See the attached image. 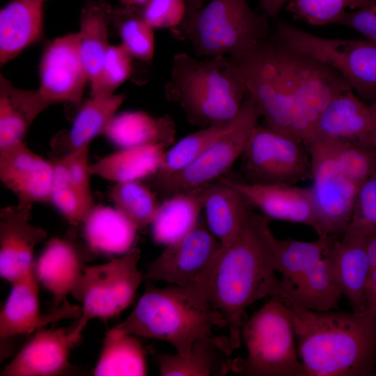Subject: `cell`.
Masks as SVG:
<instances>
[{
    "instance_id": "obj_23",
    "label": "cell",
    "mask_w": 376,
    "mask_h": 376,
    "mask_svg": "<svg viewBox=\"0 0 376 376\" xmlns=\"http://www.w3.org/2000/svg\"><path fill=\"white\" fill-rule=\"evenodd\" d=\"M234 350L228 336L212 334L196 339L187 356L159 353L156 360L162 376H222L231 371Z\"/></svg>"
},
{
    "instance_id": "obj_29",
    "label": "cell",
    "mask_w": 376,
    "mask_h": 376,
    "mask_svg": "<svg viewBox=\"0 0 376 376\" xmlns=\"http://www.w3.org/2000/svg\"><path fill=\"white\" fill-rule=\"evenodd\" d=\"M53 103L38 90L14 87L0 76V148L22 141L36 117Z\"/></svg>"
},
{
    "instance_id": "obj_2",
    "label": "cell",
    "mask_w": 376,
    "mask_h": 376,
    "mask_svg": "<svg viewBox=\"0 0 376 376\" xmlns=\"http://www.w3.org/2000/svg\"><path fill=\"white\" fill-rule=\"evenodd\" d=\"M274 237L269 218L253 211L237 238L222 246L205 271L189 283L221 313L235 350L240 345L246 308L267 297L285 298L273 263Z\"/></svg>"
},
{
    "instance_id": "obj_6",
    "label": "cell",
    "mask_w": 376,
    "mask_h": 376,
    "mask_svg": "<svg viewBox=\"0 0 376 376\" xmlns=\"http://www.w3.org/2000/svg\"><path fill=\"white\" fill-rule=\"evenodd\" d=\"M249 0H211L196 10H186L182 22L170 29L175 39L189 42L198 56L244 52L269 33L268 16L258 14Z\"/></svg>"
},
{
    "instance_id": "obj_53",
    "label": "cell",
    "mask_w": 376,
    "mask_h": 376,
    "mask_svg": "<svg viewBox=\"0 0 376 376\" xmlns=\"http://www.w3.org/2000/svg\"><path fill=\"white\" fill-rule=\"evenodd\" d=\"M373 375H376V367H375V370H374V372H373Z\"/></svg>"
},
{
    "instance_id": "obj_48",
    "label": "cell",
    "mask_w": 376,
    "mask_h": 376,
    "mask_svg": "<svg viewBox=\"0 0 376 376\" xmlns=\"http://www.w3.org/2000/svg\"><path fill=\"white\" fill-rule=\"evenodd\" d=\"M289 0H259L260 6L264 13L272 19H276L282 8Z\"/></svg>"
},
{
    "instance_id": "obj_25",
    "label": "cell",
    "mask_w": 376,
    "mask_h": 376,
    "mask_svg": "<svg viewBox=\"0 0 376 376\" xmlns=\"http://www.w3.org/2000/svg\"><path fill=\"white\" fill-rule=\"evenodd\" d=\"M125 99V94L91 96L81 105L70 130L60 132L52 139V148L58 154L54 159L88 146L96 136L104 134Z\"/></svg>"
},
{
    "instance_id": "obj_27",
    "label": "cell",
    "mask_w": 376,
    "mask_h": 376,
    "mask_svg": "<svg viewBox=\"0 0 376 376\" xmlns=\"http://www.w3.org/2000/svg\"><path fill=\"white\" fill-rule=\"evenodd\" d=\"M46 0H11L0 12V63L14 58L42 34Z\"/></svg>"
},
{
    "instance_id": "obj_34",
    "label": "cell",
    "mask_w": 376,
    "mask_h": 376,
    "mask_svg": "<svg viewBox=\"0 0 376 376\" xmlns=\"http://www.w3.org/2000/svg\"><path fill=\"white\" fill-rule=\"evenodd\" d=\"M147 365L144 350L132 334L115 335L109 331L93 370L95 376H144Z\"/></svg>"
},
{
    "instance_id": "obj_18",
    "label": "cell",
    "mask_w": 376,
    "mask_h": 376,
    "mask_svg": "<svg viewBox=\"0 0 376 376\" xmlns=\"http://www.w3.org/2000/svg\"><path fill=\"white\" fill-rule=\"evenodd\" d=\"M221 179L239 191L251 205L267 218L304 224L315 231L317 225L310 187Z\"/></svg>"
},
{
    "instance_id": "obj_52",
    "label": "cell",
    "mask_w": 376,
    "mask_h": 376,
    "mask_svg": "<svg viewBox=\"0 0 376 376\" xmlns=\"http://www.w3.org/2000/svg\"><path fill=\"white\" fill-rule=\"evenodd\" d=\"M187 6V10H196L203 6L205 0H185Z\"/></svg>"
},
{
    "instance_id": "obj_17",
    "label": "cell",
    "mask_w": 376,
    "mask_h": 376,
    "mask_svg": "<svg viewBox=\"0 0 376 376\" xmlns=\"http://www.w3.org/2000/svg\"><path fill=\"white\" fill-rule=\"evenodd\" d=\"M54 167L23 141L0 148V180L18 203L50 202Z\"/></svg>"
},
{
    "instance_id": "obj_9",
    "label": "cell",
    "mask_w": 376,
    "mask_h": 376,
    "mask_svg": "<svg viewBox=\"0 0 376 376\" xmlns=\"http://www.w3.org/2000/svg\"><path fill=\"white\" fill-rule=\"evenodd\" d=\"M274 33L291 47L337 71L363 99L376 100V44L367 39L320 37L280 21Z\"/></svg>"
},
{
    "instance_id": "obj_41",
    "label": "cell",
    "mask_w": 376,
    "mask_h": 376,
    "mask_svg": "<svg viewBox=\"0 0 376 376\" xmlns=\"http://www.w3.org/2000/svg\"><path fill=\"white\" fill-rule=\"evenodd\" d=\"M327 143L340 170L356 184L361 185L376 171V150L347 141Z\"/></svg>"
},
{
    "instance_id": "obj_8",
    "label": "cell",
    "mask_w": 376,
    "mask_h": 376,
    "mask_svg": "<svg viewBox=\"0 0 376 376\" xmlns=\"http://www.w3.org/2000/svg\"><path fill=\"white\" fill-rule=\"evenodd\" d=\"M139 247L106 263L86 267L72 295L82 302L81 314L72 325L70 336L76 344L94 318L109 319L126 308L134 299L144 275L138 268Z\"/></svg>"
},
{
    "instance_id": "obj_28",
    "label": "cell",
    "mask_w": 376,
    "mask_h": 376,
    "mask_svg": "<svg viewBox=\"0 0 376 376\" xmlns=\"http://www.w3.org/2000/svg\"><path fill=\"white\" fill-rule=\"evenodd\" d=\"M207 185L164 198L150 224L155 243L165 246L174 243L197 225L203 210Z\"/></svg>"
},
{
    "instance_id": "obj_14",
    "label": "cell",
    "mask_w": 376,
    "mask_h": 376,
    "mask_svg": "<svg viewBox=\"0 0 376 376\" xmlns=\"http://www.w3.org/2000/svg\"><path fill=\"white\" fill-rule=\"evenodd\" d=\"M40 86L47 100L79 104L88 77L81 59L78 33L58 38L47 47L40 64Z\"/></svg>"
},
{
    "instance_id": "obj_3",
    "label": "cell",
    "mask_w": 376,
    "mask_h": 376,
    "mask_svg": "<svg viewBox=\"0 0 376 376\" xmlns=\"http://www.w3.org/2000/svg\"><path fill=\"white\" fill-rule=\"evenodd\" d=\"M307 376H368L376 367V312L289 307Z\"/></svg>"
},
{
    "instance_id": "obj_1",
    "label": "cell",
    "mask_w": 376,
    "mask_h": 376,
    "mask_svg": "<svg viewBox=\"0 0 376 376\" xmlns=\"http://www.w3.org/2000/svg\"><path fill=\"white\" fill-rule=\"evenodd\" d=\"M228 57L265 125L304 143L330 101L352 90L333 68L291 47L274 32Z\"/></svg>"
},
{
    "instance_id": "obj_10",
    "label": "cell",
    "mask_w": 376,
    "mask_h": 376,
    "mask_svg": "<svg viewBox=\"0 0 376 376\" xmlns=\"http://www.w3.org/2000/svg\"><path fill=\"white\" fill-rule=\"evenodd\" d=\"M257 109L249 94L230 128L185 169L148 178L150 187L164 198L221 178L242 157L252 130L258 124Z\"/></svg>"
},
{
    "instance_id": "obj_21",
    "label": "cell",
    "mask_w": 376,
    "mask_h": 376,
    "mask_svg": "<svg viewBox=\"0 0 376 376\" xmlns=\"http://www.w3.org/2000/svg\"><path fill=\"white\" fill-rule=\"evenodd\" d=\"M71 327L40 329L4 368L1 376H56L73 368L69 361Z\"/></svg>"
},
{
    "instance_id": "obj_13",
    "label": "cell",
    "mask_w": 376,
    "mask_h": 376,
    "mask_svg": "<svg viewBox=\"0 0 376 376\" xmlns=\"http://www.w3.org/2000/svg\"><path fill=\"white\" fill-rule=\"evenodd\" d=\"M222 245L206 224L199 221L186 235L166 246L148 264L144 279L184 285L195 281L213 261Z\"/></svg>"
},
{
    "instance_id": "obj_51",
    "label": "cell",
    "mask_w": 376,
    "mask_h": 376,
    "mask_svg": "<svg viewBox=\"0 0 376 376\" xmlns=\"http://www.w3.org/2000/svg\"><path fill=\"white\" fill-rule=\"evenodd\" d=\"M150 0H119L122 6L130 8H141Z\"/></svg>"
},
{
    "instance_id": "obj_46",
    "label": "cell",
    "mask_w": 376,
    "mask_h": 376,
    "mask_svg": "<svg viewBox=\"0 0 376 376\" xmlns=\"http://www.w3.org/2000/svg\"><path fill=\"white\" fill-rule=\"evenodd\" d=\"M337 25L351 28L376 44V0H370L363 7L347 12Z\"/></svg>"
},
{
    "instance_id": "obj_12",
    "label": "cell",
    "mask_w": 376,
    "mask_h": 376,
    "mask_svg": "<svg viewBox=\"0 0 376 376\" xmlns=\"http://www.w3.org/2000/svg\"><path fill=\"white\" fill-rule=\"evenodd\" d=\"M309 153L313 185L310 187L318 237L344 235L360 185L339 168L329 143L305 144Z\"/></svg>"
},
{
    "instance_id": "obj_38",
    "label": "cell",
    "mask_w": 376,
    "mask_h": 376,
    "mask_svg": "<svg viewBox=\"0 0 376 376\" xmlns=\"http://www.w3.org/2000/svg\"><path fill=\"white\" fill-rule=\"evenodd\" d=\"M54 173L50 203L74 226L81 225L96 205L93 195L78 189L71 182L68 171L61 159H53Z\"/></svg>"
},
{
    "instance_id": "obj_50",
    "label": "cell",
    "mask_w": 376,
    "mask_h": 376,
    "mask_svg": "<svg viewBox=\"0 0 376 376\" xmlns=\"http://www.w3.org/2000/svg\"><path fill=\"white\" fill-rule=\"evenodd\" d=\"M368 107L371 116L370 140L373 149L376 150V100L371 102Z\"/></svg>"
},
{
    "instance_id": "obj_43",
    "label": "cell",
    "mask_w": 376,
    "mask_h": 376,
    "mask_svg": "<svg viewBox=\"0 0 376 376\" xmlns=\"http://www.w3.org/2000/svg\"><path fill=\"white\" fill-rule=\"evenodd\" d=\"M376 233V171L359 187L352 214L343 237Z\"/></svg>"
},
{
    "instance_id": "obj_39",
    "label": "cell",
    "mask_w": 376,
    "mask_h": 376,
    "mask_svg": "<svg viewBox=\"0 0 376 376\" xmlns=\"http://www.w3.org/2000/svg\"><path fill=\"white\" fill-rule=\"evenodd\" d=\"M235 118L229 123L201 128L181 139L166 150L163 165L154 175H171L189 166L230 128Z\"/></svg>"
},
{
    "instance_id": "obj_35",
    "label": "cell",
    "mask_w": 376,
    "mask_h": 376,
    "mask_svg": "<svg viewBox=\"0 0 376 376\" xmlns=\"http://www.w3.org/2000/svg\"><path fill=\"white\" fill-rule=\"evenodd\" d=\"M328 249L292 292L287 306H297L316 311L338 309L343 294L331 273Z\"/></svg>"
},
{
    "instance_id": "obj_45",
    "label": "cell",
    "mask_w": 376,
    "mask_h": 376,
    "mask_svg": "<svg viewBox=\"0 0 376 376\" xmlns=\"http://www.w3.org/2000/svg\"><path fill=\"white\" fill-rule=\"evenodd\" d=\"M90 145L84 146L63 157V162L72 183L83 193L92 195L91 164L88 161Z\"/></svg>"
},
{
    "instance_id": "obj_47",
    "label": "cell",
    "mask_w": 376,
    "mask_h": 376,
    "mask_svg": "<svg viewBox=\"0 0 376 376\" xmlns=\"http://www.w3.org/2000/svg\"><path fill=\"white\" fill-rule=\"evenodd\" d=\"M367 311L376 312V267L370 271L365 290Z\"/></svg>"
},
{
    "instance_id": "obj_15",
    "label": "cell",
    "mask_w": 376,
    "mask_h": 376,
    "mask_svg": "<svg viewBox=\"0 0 376 376\" xmlns=\"http://www.w3.org/2000/svg\"><path fill=\"white\" fill-rule=\"evenodd\" d=\"M32 205L17 203L0 211V275L11 283L33 267L34 249L47 237L31 222Z\"/></svg>"
},
{
    "instance_id": "obj_11",
    "label": "cell",
    "mask_w": 376,
    "mask_h": 376,
    "mask_svg": "<svg viewBox=\"0 0 376 376\" xmlns=\"http://www.w3.org/2000/svg\"><path fill=\"white\" fill-rule=\"evenodd\" d=\"M242 158L249 182L295 185L312 177L304 142L265 125L252 130Z\"/></svg>"
},
{
    "instance_id": "obj_16",
    "label": "cell",
    "mask_w": 376,
    "mask_h": 376,
    "mask_svg": "<svg viewBox=\"0 0 376 376\" xmlns=\"http://www.w3.org/2000/svg\"><path fill=\"white\" fill-rule=\"evenodd\" d=\"M81 306L66 300L57 309L41 315L39 308L38 281L33 267L12 283L9 296L0 313V337L5 340L31 334L63 319L77 318Z\"/></svg>"
},
{
    "instance_id": "obj_24",
    "label": "cell",
    "mask_w": 376,
    "mask_h": 376,
    "mask_svg": "<svg viewBox=\"0 0 376 376\" xmlns=\"http://www.w3.org/2000/svg\"><path fill=\"white\" fill-rule=\"evenodd\" d=\"M246 198L221 178L207 184L203 210L206 225L224 246L240 235L253 210Z\"/></svg>"
},
{
    "instance_id": "obj_37",
    "label": "cell",
    "mask_w": 376,
    "mask_h": 376,
    "mask_svg": "<svg viewBox=\"0 0 376 376\" xmlns=\"http://www.w3.org/2000/svg\"><path fill=\"white\" fill-rule=\"evenodd\" d=\"M111 21L122 45L132 57L145 62L152 60L155 52L153 29L145 21L140 8H113Z\"/></svg>"
},
{
    "instance_id": "obj_30",
    "label": "cell",
    "mask_w": 376,
    "mask_h": 376,
    "mask_svg": "<svg viewBox=\"0 0 376 376\" xmlns=\"http://www.w3.org/2000/svg\"><path fill=\"white\" fill-rule=\"evenodd\" d=\"M104 134L120 149L161 143L169 146L174 142L175 123L169 115L154 117L142 111H125L116 114Z\"/></svg>"
},
{
    "instance_id": "obj_40",
    "label": "cell",
    "mask_w": 376,
    "mask_h": 376,
    "mask_svg": "<svg viewBox=\"0 0 376 376\" xmlns=\"http://www.w3.org/2000/svg\"><path fill=\"white\" fill-rule=\"evenodd\" d=\"M370 0H289L285 8L295 19L311 26L338 24L349 11Z\"/></svg>"
},
{
    "instance_id": "obj_44",
    "label": "cell",
    "mask_w": 376,
    "mask_h": 376,
    "mask_svg": "<svg viewBox=\"0 0 376 376\" xmlns=\"http://www.w3.org/2000/svg\"><path fill=\"white\" fill-rule=\"evenodd\" d=\"M145 21L152 29H173L182 22L187 10L185 0H150L140 8Z\"/></svg>"
},
{
    "instance_id": "obj_22",
    "label": "cell",
    "mask_w": 376,
    "mask_h": 376,
    "mask_svg": "<svg viewBox=\"0 0 376 376\" xmlns=\"http://www.w3.org/2000/svg\"><path fill=\"white\" fill-rule=\"evenodd\" d=\"M328 256L334 279L353 312H366V285L371 269L366 237H336L329 247Z\"/></svg>"
},
{
    "instance_id": "obj_26",
    "label": "cell",
    "mask_w": 376,
    "mask_h": 376,
    "mask_svg": "<svg viewBox=\"0 0 376 376\" xmlns=\"http://www.w3.org/2000/svg\"><path fill=\"white\" fill-rule=\"evenodd\" d=\"M87 247L95 254L121 256L133 246L139 230L116 207L95 205L82 224Z\"/></svg>"
},
{
    "instance_id": "obj_5",
    "label": "cell",
    "mask_w": 376,
    "mask_h": 376,
    "mask_svg": "<svg viewBox=\"0 0 376 376\" xmlns=\"http://www.w3.org/2000/svg\"><path fill=\"white\" fill-rule=\"evenodd\" d=\"M164 93L180 107L189 123L203 128L233 120L247 90L228 56L199 59L179 52L173 56Z\"/></svg>"
},
{
    "instance_id": "obj_49",
    "label": "cell",
    "mask_w": 376,
    "mask_h": 376,
    "mask_svg": "<svg viewBox=\"0 0 376 376\" xmlns=\"http://www.w3.org/2000/svg\"><path fill=\"white\" fill-rule=\"evenodd\" d=\"M371 269L376 267V233L365 237Z\"/></svg>"
},
{
    "instance_id": "obj_7",
    "label": "cell",
    "mask_w": 376,
    "mask_h": 376,
    "mask_svg": "<svg viewBox=\"0 0 376 376\" xmlns=\"http://www.w3.org/2000/svg\"><path fill=\"white\" fill-rule=\"evenodd\" d=\"M295 337L291 309L271 298L243 324L241 338L247 355L233 359L231 371L246 376H307Z\"/></svg>"
},
{
    "instance_id": "obj_31",
    "label": "cell",
    "mask_w": 376,
    "mask_h": 376,
    "mask_svg": "<svg viewBox=\"0 0 376 376\" xmlns=\"http://www.w3.org/2000/svg\"><path fill=\"white\" fill-rule=\"evenodd\" d=\"M167 147L156 143L119 149L91 164V171L114 183L148 179L162 166Z\"/></svg>"
},
{
    "instance_id": "obj_33",
    "label": "cell",
    "mask_w": 376,
    "mask_h": 376,
    "mask_svg": "<svg viewBox=\"0 0 376 376\" xmlns=\"http://www.w3.org/2000/svg\"><path fill=\"white\" fill-rule=\"evenodd\" d=\"M113 8L105 0L88 1L80 17L79 50L91 84L98 77L108 44V26Z\"/></svg>"
},
{
    "instance_id": "obj_20",
    "label": "cell",
    "mask_w": 376,
    "mask_h": 376,
    "mask_svg": "<svg viewBox=\"0 0 376 376\" xmlns=\"http://www.w3.org/2000/svg\"><path fill=\"white\" fill-rule=\"evenodd\" d=\"M93 253L83 251L70 238L52 237L33 265L38 281L53 296L51 311L57 309L72 293L86 268L84 262Z\"/></svg>"
},
{
    "instance_id": "obj_4",
    "label": "cell",
    "mask_w": 376,
    "mask_h": 376,
    "mask_svg": "<svg viewBox=\"0 0 376 376\" xmlns=\"http://www.w3.org/2000/svg\"><path fill=\"white\" fill-rule=\"evenodd\" d=\"M214 327H226L221 313L190 283L146 289L127 318L111 329L115 335L132 334L167 341L187 356L194 342L212 335Z\"/></svg>"
},
{
    "instance_id": "obj_36",
    "label": "cell",
    "mask_w": 376,
    "mask_h": 376,
    "mask_svg": "<svg viewBox=\"0 0 376 376\" xmlns=\"http://www.w3.org/2000/svg\"><path fill=\"white\" fill-rule=\"evenodd\" d=\"M109 196L114 207L127 217L139 230L150 226L160 205L155 192L141 180L115 183Z\"/></svg>"
},
{
    "instance_id": "obj_19",
    "label": "cell",
    "mask_w": 376,
    "mask_h": 376,
    "mask_svg": "<svg viewBox=\"0 0 376 376\" xmlns=\"http://www.w3.org/2000/svg\"><path fill=\"white\" fill-rule=\"evenodd\" d=\"M371 116L365 104L349 90L332 99L319 115L305 144L347 141L373 149L370 132Z\"/></svg>"
},
{
    "instance_id": "obj_42",
    "label": "cell",
    "mask_w": 376,
    "mask_h": 376,
    "mask_svg": "<svg viewBox=\"0 0 376 376\" xmlns=\"http://www.w3.org/2000/svg\"><path fill=\"white\" fill-rule=\"evenodd\" d=\"M132 58L122 44L109 45L98 77L91 84V95L114 94L116 89L130 76Z\"/></svg>"
},
{
    "instance_id": "obj_32",
    "label": "cell",
    "mask_w": 376,
    "mask_h": 376,
    "mask_svg": "<svg viewBox=\"0 0 376 376\" xmlns=\"http://www.w3.org/2000/svg\"><path fill=\"white\" fill-rule=\"evenodd\" d=\"M337 237H318L313 242H303L292 239L279 240L275 237L272 242L273 263L276 272L281 275L285 293L282 301L288 304L292 292L304 276L324 256L327 249Z\"/></svg>"
}]
</instances>
